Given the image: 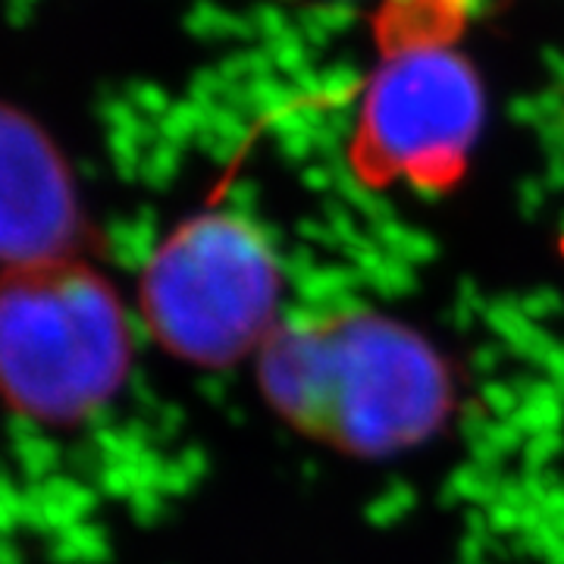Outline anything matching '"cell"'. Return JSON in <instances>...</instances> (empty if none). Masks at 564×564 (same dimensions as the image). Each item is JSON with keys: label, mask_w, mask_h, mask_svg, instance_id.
<instances>
[{"label": "cell", "mask_w": 564, "mask_h": 564, "mask_svg": "<svg viewBox=\"0 0 564 564\" xmlns=\"http://www.w3.org/2000/svg\"><path fill=\"white\" fill-rule=\"evenodd\" d=\"M258 386L282 423L355 458L433 440L458 395L436 345L364 307L282 321L258 351Z\"/></svg>", "instance_id": "6da1fadb"}, {"label": "cell", "mask_w": 564, "mask_h": 564, "mask_svg": "<svg viewBox=\"0 0 564 564\" xmlns=\"http://www.w3.org/2000/svg\"><path fill=\"white\" fill-rule=\"evenodd\" d=\"M132 367V326L88 258L0 270V399L69 426L113 402Z\"/></svg>", "instance_id": "7a4b0ae2"}, {"label": "cell", "mask_w": 564, "mask_h": 564, "mask_svg": "<svg viewBox=\"0 0 564 564\" xmlns=\"http://www.w3.org/2000/svg\"><path fill=\"white\" fill-rule=\"evenodd\" d=\"M282 270L258 226L204 210L163 236L139 280L141 321L166 355L232 367L280 326Z\"/></svg>", "instance_id": "3957f363"}, {"label": "cell", "mask_w": 564, "mask_h": 564, "mask_svg": "<svg viewBox=\"0 0 564 564\" xmlns=\"http://www.w3.org/2000/svg\"><path fill=\"white\" fill-rule=\"evenodd\" d=\"M486 117L484 85L445 44L386 51L364 91L348 163L367 188L443 195L464 180Z\"/></svg>", "instance_id": "277c9868"}, {"label": "cell", "mask_w": 564, "mask_h": 564, "mask_svg": "<svg viewBox=\"0 0 564 564\" xmlns=\"http://www.w3.org/2000/svg\"><path fill=\"white\" fill-rule=\"evenodd\" d=\"M95 245L61 148L22 110L0 104V270L88 258Z\"/></svg>", "instance_id": "5b68a950"}]
</instances>
